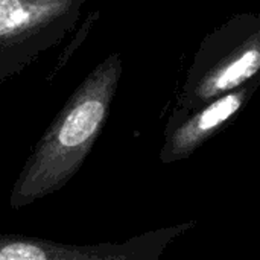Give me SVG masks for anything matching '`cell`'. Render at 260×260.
<instances>
[{"label": "cell", "mask_w": 260, "mask_h": 260, "mask_svg": "<svg viewBox=\"0 0 260 260\" xmlns=\"http://www.w3.org/2000/svg\"><path fill=\"white\" fill-rule=\"evenodd\" d=\"M122 69V56L111 53L70 94L23 165L9 195L11 209L61 190L78 174L108 120Z\"/></svg>", "instance_id": "1"}, {"label": "cell", "mask_w": 260, "mask_h": 260, "mask_svg": "<svg viewBox=\"0 0 260 260\" xmlns=\"http://www.w3.org/2000/svg\"><path fill=\"white\" fill-rule=\"evenodd\" d=\"M259 76L260 15L235 14L200 43L177 107L195 110Z\"/></svg>", "instance_id": "2"}, {"label": "cell", "mask_w": 260, "mask_h": 260, "mask_svg": "<svg viewBox=\"0 0 260 260\" xmlns=\"http://www.w3.org/2000/svg\"><path fill=\"white\" fill-rule=\"evenodd\" d=\"M85 0H0V84L62 44Z\"/></svg>", "instance_id": "3"}, {"label": "cell", "mask_w": 260, "mask_h": 260, "mask_svg": "<svg viewBox=\"0 0 260 260\" xmlns=\"http://www.w3.org/2000/svg\"><path fill=\"white\" fill-rule=\"evenodd\" d=\"M195 227V221L136 236L122 244L75 245L38 236L2 235L0 260H157L168 244Z\"/></svg>", "instance_id": "4"}, {"label": "cell", "mask_w": 260, "mask_h": 260, "mask_svg": "<svg viewBox=\"0 0 260 260\" xmlns=\"http://www.w3.org/2000/svg\"><path fill=\"white\" fill-rule=\"evenodd\" d=\"M259 88L260 76L195 110L177 107L163 133L165 143L160 151V161L171 165L193 155L206 142L236 122Z\"/></svg>", "instance_id": "5"}]
</instances>
